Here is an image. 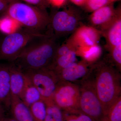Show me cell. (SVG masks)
<instances>
[{
  "mask_svg": "<svg viewBox=\"0 0 121 121\" xmlns=\"http://www.w3.org/2000/svg\"><path fill=\"white\" fill-rule=\"evenodd\" d=\"M98 98L106 116L109 110L121 96V72L108 58L91 64Z\"/></svg>",
  "mask_w": 121,
  "mask_h": 121,
  "instance_id": "6da1fadb",
  "label": "cell"
},
{
  "mask_svg": "<svg viewBox=\"0 0 121 121\" xmlns=\"http://www.w3.org/2000/svg\"><path fill=\"white\" fill-rule=\"evenodd\" d=\"M58 47L54 36L44 35L31 41L11 63L22 70L48 67Z\"/></svg>",
  "mask_w": 121,
  "mask_h": 121,
  "instance_id": "7a4b0ae2",
  "label": "cell"
},
{
  "mask_svg": "<svg viewBox=\"0 0 121 121\" xmlns=\"http://www.w3.org/2000/svg\"><path fill=\"white\" fill-rule=\"evenodd\" d=\"M6 13L8 17L19 22L25 28L39 32L50 23V17L45 9L20 1L10 5Z\"/></svg>",
  "mask_w": 121,
  "mask_h": 121,
  "instance_id": "3957f363",
  "label": "cell"
},
{
  "mask_svg": "<svg viewBox=\"0 0 121 121\" xmlns=\"http://www.w3.org/2000/svg\"><path fill=\"white\" fill-rule=\"evenodd\" d=\"M76 84L79 87V108L81 113L87 115L95 121H105L106 116L97 95L91 69L86 77Z\"/></svg>",
  "mask_w": 121,
  "mask_h": 121,
  "instance_id": "277c9868",
  "label": "cell"
},
{
  "mask_svg": "<svg viewBox=\"0 0 121 121\" xmlns=\"http://www.w3.org/2000/svg\"><path fill=\"white\" fill-rule=\"evenodd\" d=\"M43 35L26 28L9 33L1 45L0 59L12 62L31 41Z\"/></svg>",
  "mask_w": 121,
  "mask_h": 121,
  "instance_id": "5b68a950",
  "label": "cell"
},
{
  "mask_svg": "<svg viewBox=\"0 0 121 121\" xmlns=\"http://www.w3.org/2000/svg\"><path fill=\"white\" fill-rule=\"evenodd\" d=\"M40 93L45 104L53 102L59 80L56 74L48 67L22 70Z\"/></svg>",
  "mask_w": 121,
  "mask_h": 121,
  "instance_id": "8992f818",
  "label": "cell"
},
{
  "mask_svg": "<svg viewBox=\"0 0 121 121\" xmlns=\"http://www.w3.org/2000/svg\"><path fill=\"white\" fill-rule=\"evenodd\" d=\"M80 92L78 84L59 80L53 96V101L64 112L80 114L79 108Z\"/></svg>",
  "mask_w": 121,
  "mask_h": 121,
  "instance_id": "52a82bcc",
  "label": "cell"
},
{
  "mask_svg": "<svg viewBox=\"0 0 121 121\" xmlns=\"http://www.w3.org/2000/svg\"><path fill=\"white\" fill-rule=\"evenodd\" d=\"M80 16L72 9L58 11L50 17L49 24L57 35L73 32L79 27Z\"/></svg>",
  "mask_w": 121,
  "mask_h": 121,
  "instance_id": "ba28073f",
  "label": "cell"
},
{
  "mask_svg": "<svg viewBox=\"0 0 121 121\" xmlns=\"http://www.w3.org/2000/svg\"><path fill=\"white\" fill-rule=\"evenodd\" d=\"M91 65L82 59L56 74L59 81L76 83L89 74Z\"/></svg>",
  "mask_w": 121,
  "mask_h": 121,
  "instance_id": "9c48e42d",
  "label": "cell"
},
{
  "mask_svg": "<svg viewBox=\"0 0 121 121\" xmlns=\"http://www.w3.org/2000/svg\"><path fill=\"white\" fill-rule=\"evenodd\" d=\"M99 30L91 26H79L70 37L77 48L97 44L101 37Z\"/></svg>",
  "mask_w": 121,
  "mask_h": 121,
  "instance_id": "30bf717a",
  "label": "cell"
},
{
  "mask_svg": "<svg viewBox=\"0 0 121 121\" xmlns=\"http://www.w3.org/2000/svg\"><path fill=\"white\" fill-rule=\"evenodd\" d=\"M104 36L107 50L121 43V10L117 8V13L109 23L99 30Z\"/></svg>",
  "mask_w": 121,
  "mask_h": 121,
  "instance_id": "8fae6325",
  "label": "cell"
},
{
  "mask_svg": "<svg viewBox=\"0 0 121 121\" xmlns=\"http://www.w3.org/2000/svg\"><path fill=\"white\" fill-rule=\"evenodd\" d=\"M117 9H114L113 3L103 6L93 12L89 17L92 26L99 27L100 29L109 23L117 13Z\"/></svg>",
  "mask_w": 121,
  "mask_h": 121,
  "instance_id": "7c38bea8",
  "label": "cell"
},
{
  "mask_svg": "<svg viewBox=\"0 0 121 121\" xmlns=\"http://www.w3.org/2000/svg\"><path fill=\"white\" fill-rule=\"evenodd\" d=\"M9 66L11 93L20 98L26 85L27 76L13 63H10Z\"/></svg>",
  "mask_w": 121,
  "mask_h": 121,
  "instance_id": "4fadbf2b",
  "label": "cell"
},
{
  "mask_svg": "<svg viewBox=\"0 0 121 121\" xmlns=\"http://www.w3.org/2000/svg\"><path fill=\"white\" fill-rule=\"evenodd\" d=\"M11 100L9 66L0 65V104L9 109Z\"/></svg>",
  "mask_w": 121,
  "mask_h": 121,
  "instance_id": "5bb4252c",
  "label": "cell"
},
{
  "mask_svg": "<svg viewBox=\"0 0 121 121\" xmlns=\"http://www.w3.org/2000/svg\"><path fill=\"white\" fill-rule=\"evenodd\" d=\"M10 110L12 117L17 121H34L29 107L16 95L11 93Z\"/></svg>",
  "mask_w": 121,
  "mask_h": 121,
  "instance_id": "9a60e30c",
  "label": "cell"
},
{
  "mask_svg": "<svg viewBox=\"0 0 121 121\" xmlns=\"http://www.w3.org/2000/svg\"><path fill=\"white\" fill-rule=\"evenodd\" d=\"M77 55L82 57L87 63L92 64L99 60L102 52V48L97 44L91 46L78 47Z\"/></svg>",
  "mask_w": 121,
  "mask_h": 121,
  "instance_id": "2e32d148",
  "label": "cell"
},
{
  "mask_svg": "<svg viewBox=\"0 0 121 121\" xmlns=\"http://www.w3.org/2000/svg\"><path fill=\"white\" fill-rule=\"evenodd\" d=\"M76 48L70 51L67 54L53 59L48 67L55 73L68 67L76 60Z\"/></svg>",
  "mask_w": 121,
  "mask_h": 121,
  "instance_id": "e0dca14e",
  "label": "cell"
},
{
  "mask_svg": "<svg viewBox=\"0 0 121 121\" xmlns=\"http://www.w3.org/2000/svg\"><path fill=\"white\" fill-rule=\"evenodd\" d=\"M27 78L26 85L20 99L26 106L29 107L36 102L43 99L37 88L29 79L27 77Z\"/></svg>",
  "mask_w": 121,
  "mask_h": 121,
  "instance_id": "ac0fdd59",
  "label": "cell"
},
{
  "mask_svg": "<svg viewBox=\"0 0 121 121\" xmlns=\"http://www.w3.org/2000/svg\"><path fill=\"white\" fill-rule=\"evenodd\" d=\"M29 108L34 121H44L47 111L46 105L43 100L36 102Z\"/></svg>",
  "mask_w": 121,
  "mask_h": 121,
  "instance_id": "d6986e66",
  "label": "cell"
},
{
  "mask_svg": "<svg viewBox=\"0 0 121 121\" xmlns=\"http://www.w3.org/2000/svg\"><path fill=\"white\" fill-rule=\"evenodd\" d=\"M105 121H121V96L109 110Z\"/></svg>",
  "mask_w": 121,
  "mask_h": 121,
  "instance_id": "ffe728a7",
  "label": "cell"
},
{
  "mask_svg": "<svg viewBox=\"0 0 121 121\" xmlns=\"http://www.w3.org/2000/svg\"><path fill=\"white\" fill-rule=\"evenodd\" d=\"M109 55L107 57L111 62L121 71V43L108 50Z\"/></svg>",
  "mask_w": 121,
  "mask_h": 121,
  "instance_id": "44dd1931",
  "label": "cell"
},
{
  "mask_svg": "<svg viewBox=\"0 0 121 121\" xmlns=\"http://www.w3.org/2000/svg\"><path fill=\"white\" fill-rule=\"evenodd\" d=\"M45 105L47 114H51L54 121H65L63 111L56 106L54 102Z\"/></svg>",
  "mask_w": 121,
  "mask_h": 121,
  "instance_id": "7402d4cb",
  "label": "cell"
},
{
  "mask_svg": "<svg viewBox=\"0 0 121 121\" xmlns=\"http://www.w3.org/2000/svg\"><path fill=\"white\" fill-rule=\"evenodd\" d=\"M111 3L110 0H86L84 5L87 11L93 12Z\"/></svg>",
  "mask_w": 121,
  "mask_h": 121,
  "instance_id": "603a6c76",
  "label": "cell"
},
{
  "mask_svg": "<svg viewBox=\"0 0 121 121\" xmlns=\"http://www.w3.org/2000/svg\"><path fill=\"white\" fill-rule=\"evenodd\" d=\"M77 48V47L75 45L71 39L69 38L67 41H66V43L63 44L62 45L57 48L53 59L59 56L64 55L67 54L71 50L76 49Z\"/></svg>",
  "mask_w": 121,
  "mask_h": 121,
  "instance_id": "cb8c5ba5",
  "label": "cell"
},
{
  "mask_svg": "<svg viewBox=\"0 0 121 121\" xmlns=\"http://www.w3.org/2000/svg\"><path fill=\"white\" fill-rule=\"evenodd\" d=\"M64 113L65 121H95L90 117L83 114H73L67 113L64 112Z\"/></svg>",
  "mask_w": 121,
  "mask_h": 121,
  "instance_id": "d4e9b609",
  "label": "cell"
},
{
  "mask_svg": "<svg viewBox=\"0 0 121 121\" xmlns=\"http://www.w3.org/2000/svg\"><path fill=\"white\" fill-rule=\"evenodd\" d=\"M29 4L45 9L49 5L48 0H23Z\"/></svg>",
  "mask_w": 121,
  "mask_h": 121,
  "instance_id": "484cf974",
  "label": "cell"
},
{
  "mask_svg": "<svg viewBox=\"0 0 121 121\" xmlns=\"http://www.w3.org/2000/svg\"><path fill=\"white\" fill-rule=\"evenodd\" d=\"M20 0H0V13L6 12L10 5Z\"/></svg>",
  "mask_w": 121,
  "mask_h": 121,
  "instance_id": "4316f807",
  "label": "cell"
},
{
  "mask_svg": "<svg viewBox=\"0 0 121 121\" xmlns=\"http://www.w3.org/2000/svg\"><path fill=\"white\" fill-rule=\"evenodd\" d=\"M50 3L54 6L60 7L64 4L66 0H48Z\"/></svg>",
  "mask_w": 121,
  "mask_h": 121,
  "instance_id": "83f0119b",
  "label": "cell"
},
{
  "mask_svg": "<svg viewBox=\"0 0 121 121\" xmlns=\"http://www.w3.org/2000/svg\"><path fill=\"white\" fill-rule=\"evenodd\" d=\"M72 3L78 6L84 5L86 0H70Z\"/></svg>",
  "mask_w": 121,
  "mask_h": 121,
  "instance_id": "f1b7e54d",
  "label": "cell"
},
{
  "mask_svg": "<svg viewBox=\"0 0 121 121\" xmlns=\"http://www.w3.org/2000/svg\"><path fill=\"white\" fill-rule=\"evenodd\" d=\"M4 108L0 104V121H2L5 117Z\"/></svg>",
  "mask_w": 121,
  "mask_h": 121,
  "instance_id": "f546056e",
  "label": "cell"
},
{
  "mask_svg": "<svg viewBox=\"0 0 121 121\" xmlns=\"http://www.w3.org/2000/svg\"><path fill=\"white\" fill-rule=\"evenodd\" d=\"M44 121H54L51 114H47Z\"/></svg>",
  "mask_w": 121,
  "mask_h": 121,
  "instance_id": "4dcf8cb0",
  "label": "cell"
},
{
  "mask_svg": "<svg viewBox=\"0 0 121 121\" xmlns=\"http://www.w3.org/2000/svg\"><path fill=\"white\" fill-rule=\"evenodd\" d=\"M2 121H17L13 117H5Z\"/></svg>",
  "mask_w": 121,
  "mask_h": 121,
  "instance_id": "1f68e13d",
  "label": "cell"
},
{
  "mask_svg": "<svg viewBox=\"0 0 121 121\" xmlns=\"http://www.w3.org/2000/svg\"><path fill=\"white\" fill-rule=\"evenodd\" d=\"M110 0V2H111V3H113L115 1H116L118 0Z\"/></svg>",
  "mask_w": 121,
  "mask_h": 121,
  "instance_id": "d6a6232c",
  "label": "cell"
}]
</instances>
